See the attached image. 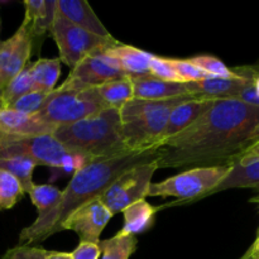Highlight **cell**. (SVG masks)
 Instances as JSON below:
<instances>
[{
    "instance_id": "obj_38",
    "label": "cell",
    "mask_w": 259,
    "mask_h": 259,
    "mask_svg": "<svg viewBox=\"0 0 259 259\" xmlns=\"http://www.w3.org/2000/svg\"><path fill=\"white\" fill-rule=\"evenodd\" d=\"M254 89H255V93L259 96V76H257V78L254 80Z\"/></svg>"
},
{
    "instance_id": "obj_7",
    "label": "cell",
    "mask_w": 259,
    "mask_h": 259,
    "mask_svg": "<svg viewBox=\"0 0 259 259\" xmlns=\"http://www.w3.org/2000/svg\"><path fill=\"white\" fill-rule=\"evenodd\" d=\"M157 169V161L137 164L116 177L98 199L113 215L123 212L129 205L148 196L152 177Z\"/></svg>"
},
{
    "instance_id": "obj_23",
    "label": "cell",
    "mask_w": 259,
    "mask_h": 259,
    "mask_svg": "<svg viewBox=\"0 0 259 259\" xmlns=\"http://www.w3.org/2000/svg\"><path fill=\"white\" fill-rule=\"evenodd\" d=\"M137 237L116 233L109 239L100 240L101 259H129L137 249Z\"/></svg>"
},
{
    "instance_id": "obj_32",
    "label": "cell",
    "mask_w": 259,
    "mask_h": 259,
    "mask_svg": "<svg viewBox=\"0 0 259 259\" xmlns=\"http://www.w3.org/2000/svg\"><path fill=\"white\" fill-rule=\"evenodd\" d=\"M47 252L38 245H15L8 249L0 259H45Z\"/></svg>"
},
{
    "instance_id": "obj_13",
    "label": "cell",
    "mask_w": 259,
    "mask_h": 259,
    "mask_svg": "<svg viewBox=\"0 0 259 259\" xmlns=\"http://www.w3.org/2000/svg\"><path fill=\"white\" fill-rule=\"evenodd\" d=\"M56 0H25V15L22 24L32 38L33 50L39 52L43 38L50 32L55 18Z\"/></svg>"
},
{
    "instance_id": "obj_11",
    "label": "cell",
    "mask_w": 259,
    "mask_h": 259,
    "mask_svg": "<svg viewBox=\"0 0 259 259\" xmlns=\"http://www.w3.org/2000/svg\"><path fill=\"white\" fill-rule=\"evenodd\" d=\"M32 51V38L23 24L12 37L0 42V91L24 70Z\"/></svg>"
},
{
    "instance_id": "obj_27",
    "label": "cell",
    "mask_w": 259,
    "mask_h": 259,
    "mask_svg": "<svg viewBox=\"0 0 259 259\" xmlns=\"http://www.w3.org/2000/svg\"><path fill=\"white\" fill-rule=\"evenodd\" d=\"M20 182L9 172L0 169V210H9L24 196Z\"/></svg>"
},
{
    "instance_id": "obj_28",
    "label": "cell",
    "mask_w": 259,
    "mask_h": 259,
    "mask_svg": "<svg viewBox=\"0 0 259 259\" xmlns=\"http://www.w3.org/2000/svg\"><path fill=\"white\" fill-rule=\"evenodd\" d=\"M189 61L211 77L235 78L240 76L237 68H229L222 60H219L215 56L200 55L189 58Z\"/></svg>"
},
{
    "instance_id": "obj_14",
    "label": "cell",
    "mask_w": 259,
    "mask_h": 259,
    "mask_svg": "<svg viewBox=\"0 0 259 259\" xmlns=\"http://www.w3.org/2000/svg\"><path fill=\"white\" fill-rule=\"evenodd\" d=\"M55 12L57 15L93 34L103 38L111 37L109 30L96 17L93 8L85 0H56Z\"/></svg>"
},
{
    "instance_id": "obj_15",
    "label": "cell",
    "mask_w": 259,
    "mask_h": 259,
    "mask_svg": "<svg viewBox=\"0 0 259 259\" xmlns=\"http://www.w3.org/2000/svg\"><path fill=\"white\" fill-rule=\"evenodd\" d=\"M108 57L113 58L121 71L129 77L142 76L149 73V62L152 53L134 47V46L123 45L118 40H114L110 45L100 50Z\"/></svg>"
},
{
    "instance_id": "obj_24",
    "label": "cell",
    "mask_w": 259,
    "mask_h": 259,
    "mask_svg": "<svg viewBox=\"0 0 259 259\" xmlns=\"http://www.w3.org/2000/svg\"><path fill=\"white\" fill-rule=\"evenodd\" d=\"M38 164L33 159L27 157H9L0 159V169L9 172L22 185L25 194L34 185L33 182V172Z\"/></svg>"
},
{
    "instance_id": "obj_17",
    "label": "cell",
    "mask_w": 259,
    "mask_h": 259,
    "mask_svg": "<svg viewBox=\"0 0 259 259\" xmlns=\"http://www.w3.org/2000/svg\"><path fill=\"white\" fill-rule=\"evenodd\" d=\"M57 126L40 120L35 115H25L10 109L0 108V133L8 136H45Z\"/></svg>"
},
{
    "instance_id": "obj_8",
    "label": "cell",
    "mask_w": 259,
    "mask_h": 259,
    "mask_svg": "<svg viewBox=\"0 0 259 259\" xmlns=\"http://www.w3.org/2000/svg\"><path fill=\"white\" fill-rule=\"evenodd\" d=\"M50 34L52 35L60 52V60L71 70L76 67L86 56L113 43L114 38H103L93 34L65 18L56 14Z\"/></svg>"
},
{
    "instance_id": "obj_16",
    "label": "cell",
    "mask_w": 259,
    "mask_h": 259,
    "mask_svg": "<svg viewBox=\"0 0 259 259\" xmlns=\"http://www.w3.org/2000/svg\"><path fill=\"white\" fill-rule=\"evenodd\" d=\"M133 85V99L141 100H166V99L177 98V96L187 95L186 83L168 82L159 80L154 76L142 75L131 77Z\"/></svg>"
},
{
    "instance_id": "obj_26",
    "label": "cell",
    "mask_w": 259,
    "mask_h": 259,
    "mask_svg": "<svg viewBox=\"0 0 259 259\" xmlns=\"http://www.w3.org/2000/svg\"><path fill=\"white\" fill-rule=\"evenodd\" d=\"M28 195L32 200V204L37 207L38 217H43L57 206L62 196V190L57 189L53 185L34 184L28 191Z\"/></svg>"
},
{
    "instance_id": "obj_39",
    "label": "cell",
    "mask_w": 259,
    "mask_h": 259,
    "mask_svg": "<svg viewBox=\"0 0 259 259\" xmlns=\"http://www.w3.org/2000/svg\"><path fill=\"white\" fill-rule=\"evenodd\" d=\"M240 259H250V253H249V250H248V252H247V254L243 255V257L240 258Z\"/></svg>"
},
{
    "instance_id": "obj_29",
    "label": "cell",
    "mask_w": 259,
    "mask_h": 259,
    "mask_svg": "<svg viewBox=\"0 0 259 259\" xmlns=\"http://www.w3.org/2000/svg\"><path fill=\"white\" fill-rule=\"evenodd\" d=\"M48 94L39 93V91H30L24 96L18 99L13 105H10V110L25 114V115H37L47 101Z\"/></svg>"
},
{
    "instance_id": "obj_35",
    "label": "cell",
    "mask_w": 259,
    "mask_h": 259,
    "mask_svg": "<svg viewBox=\"0 0 259 259\" xmlns=\"http://www.w3.org/2000/svg\"><path fill=\"white\" fill-rule=\"evenodd\" d=\"M45 259H72V257H71V253L47 252Z\"/></svg>"
},
{
    "instance_id": "obj_21",
    "label": "cell",
    "mask_w": 259,
    "mask_h": 259,
    "mask_svg": "<svg viewBox=\"0 0 259 259\" xmlns=\"http://www.w3.org/2000/svg\"><path fill=\"white\" fill-rule=\"evenodd\" d=\"M33 91L50 94L55 90L61 75L60 58H39L37 62L29 63Z\"/></svg>"
},
{
    "instance_id": "obj_37",
    "label": "cell",
    "mask_w": 259,
    "mask_h": 259,
    "mask_svg": "<svg viewBox=\"0 0 259 259\" xmlns=\"http://www.w3.org/2000/svg\"><path fill=\"white\" fill-rule=\"evenodd\" d=\"M250 253V259H259V234L255 239L254 244L252 245V248L249 249Z\"/></svg>"
},
{
    "instance_id": "obj_25",
    "label": "cell",
    "mask_w": 259,
    "mask_h": 259,
    "mask_svg": "<svg viewBox=\"0 0 259 259\" xmlns=\"http://www.w3.org/2000/svg\"><path fill=\"white\" fill-rule=\"evenodd\" d=\"M30 63V62H29ZM29 63L25 66L24 70L15 76L2 91H0V108L8 109L15 103L19 98L25 94L33 91L32 76H30Z\"/></svg>"
},
{
    "instance_id": "obj_9",
    "label": "cell",
    "mask_w": 259,
    "mask_h": 259,
    "mask_svg": "<svg viewBox=\"0 0 259 259\" xmlns=\"http://www.w3.org/2000/svg\"><path fill=\"white\" fill-rule=\"evenodd\" d=\"M126 77L113 58L108 57L98 50L86 56L73 70L63 83L70 88L88 89L98 88L103 83Z\"/></svg>"
},
{
    "instance_id": "obj_6",
    "label": "cell",
    "mask_w": 259,
    "mask_h": 259,
    "mask_svg": "<svg viewBox=\"0 0 259 259\" xmlns=\"http://www.w3.org/2000/svg\"><path fill=\"white\" fill-rule=\"evenodd\" d=\"M232 164L195 167L161 182H152L148 196L179 197L181 202L197 201L210 196L212 190L229 174Z\"/></svg>"
},
{
    "instance_id": "obj_31",
    "label": "cell",
    "mask_w": 259,
    "mask_h": 259,
    "mask_svg": "<svg viewBox=\"0 0 259 259\" xmlns=\"http://www.w3.org/2000/svg\"><path fill=\"white\" fill-rule=\"evenodd\" d=\"M149 75L159 78V80L168 81V82H182L181 78L175 72L174 67L168 62V58L159 57V56L152 55L151 62H149Z\"/></svg>"
},
{
    "instance_id": "obj_22",
    "label": "cell",
    "mask_w": 259,
    "mask_h": 259,
    "mask_svg": "<svg viewBox=\"0 0 259 259\" xmlns=\"http://www.w3.org/2000/svg\"><path fill=\"white\" fill-rule=\"evenodd\" d=\"M109 109L120 110L133 96V85L129 76L94 88Z\"/></svg>"
},
{
    "instance_id": "obj_30",
    "label": "cell",
    "mask_w": 259,
    "mask_h": 259,
    "mask_svg": "<svg viewBox=\"0 0 259 259\" xmlns=\"http://www.w3.org/2000/svg\"><path fill=\"white\" fill-rule=\"evenodd\" d=\"M168 62L174 67L175 72L177 73L182 82H196V81L204 80V78L211 77L204 71L200 70L199 67L190 62L189 60H180V58H168Z\"/></svg>"
},
{
    "instance_id": "obj_10",
    "label": "cell",
    "mask_w": 259,
    "mask_h": 259,
    "mask_svg": "<svg viewBox=\"0 0 259 259\" xmlns=\"http://www.w3.org/2000/svg\"><path fill=\"white\" fill-rule=\"evenodd\" d=\"M239 77L219 78L207 77L196 82H187V91L190 95L200 99H235L242 94L248 85L254 82L259 76V66H242L235 67Z\"/></svg>"
},
{
    "instance_id": "obj_20",
    "label": "cell",
    "mask_w": 259,
    "mask_h": 259,
    "mask_svg": "<svg viewBox=\"0 0 259 259\" xmlns=\"http://www.w3.org/2000/svg\"><path fill=\"white\" fill-rule=\"evenodd\" d=\"M229 189L259 190V159L233 163L229 174L212 190L210 195Z\"/></svg>"
},
{
    "instance_id": "obj_18",
    "label": "cell",
    "mask_w": 259,
    "mask_h": 259,
    "mask_svg": "<svg viewBox=\"0 0 259 259\" xmlns=\"http://www.w3.org/2000/svg\"><path fill=\"white\" fill-rule=\"evenodd\" d=\"M214 101L215 100H211V99L192 98L179 104L169 115L168 123H167L166 131L163 134V141L180 133L187 126L191 125L192 123H195L200 116L204 115L211 108Z\"/></svg>"
},
{
    "instance_id": "obj_2",
    "label": "cell",
    "mask_w": 259,
    "mask_h": 259,
    "mask_svg": "<svg viewBox=\"0 0 259 259\" xmlns=\"http://www.w3.org/2000/svg\"><path fill=\"white\" fill-rule=\"evenodd\" d=\"M157 159L156 151L126 152L108 158H96L83 168L75 172L68 182L57 206L43 217H37L34 223L20 232L18 245H33L42 243L51 235L61 232L62 223L75 210L89 201L100 197L116 177L137 164Z\"/></svg>"
},
{
    "instance_id": "obj_1",
    "label": "cell",
    "mask_w": 259,
    "mask_h": 259,
    "mask_svg": "<svg viewBox=\"0 0 259 259\" xmlns=\"http://www.w3.org/2000/svg\"><path fill=\"white\" fill-rule=\"evenodd\" d=\"M259 123V106L218 99L195 123L156 147L158 168L233 164Z\"/></svg>"
},
{
    "instance_id": "obj_34",
    "label": "cell",
    "mask_w": 259,
    "mask_h": 259,
    "mask_svg": "<svg viewBox=\"0 0 259 259\" xmlns=\"http://www.w3.org/2000/svg\"><path fill=\"white\" fill-rule=\"evenodd\" d=\"M255 159H259V142L258 143H255L254 146L245 149L235 162H248V161H255Z\"/></svg>"
},
{
    "instance_id": "obj_36",
    "label": "cell",
    "mask_w": 259,
    "mask_h": 259,
    "mask_svg": "<svg viewBox=\"0 0 259 259\" xmlns=\"http://www.w3.org/2000/svg\"><path fill=\"white\" fill-rule=\"evenodd\" d=\"M259 142V123L257 124V126H255L254 129H253L252 134L249 136V139H248V147L247 149L249 148V147L254 146L255 143H258Z\"/></svg>"
},
{
    "instance_id": "obj_3",
    "label": "cell",
    "mask_w": 259,
    "mask_h": 259,
    "mask_svg": "<svg viewBox=\"0 0 259 259\" xmlns=\"http://www.w3.org/2000/svg\"><path fill=\"white\" fill-rule=\"evenodd\" d=\"M52 136L67 149L91 159L134 152L124 143L120 115L116 109H106L73 124L57 126Z\"/></svg>"
},
{
    "instance_id": "obj_5",
    "label": "cell",
    "mask_w": 259,
    "mask_h": 259,
    "mask_svg": "<svg viewBox=\"0 0 259 259\" xmlns=\"http://www.w3.org/2000/svg\"><path fill=\"white\" fill-rule=\"evenodd\" d=\"M109 109L94 88L76 89L62 83L48 94L37 118L52 125L73 124Z\"/></svg>"
},
{
    "instance_id": "obj_4",
    "label": "cell",
    "mask_w": 259,
    "mask_h": 259,
    "mask_svg": "<svg viewBox=\"0 0 259 259\" xmlns=\"http://www.w3.org/2000/svg\"><path fill=\"white\" fill-rule=\"evenodd\" d=\"M195 96L182 95L166 100L132 99L119 110L121 136L126 148L134 152L154 151L163 141L168 118L179 104Z\"/></svg>"
},
{
    "instance_id": "obj_19",
    "label": "cell",
    "mask_w": 259,
    "mask_h": 259,
    "mask_svg": "<svg viewBox=\"0 0 259 259\" xmlns=\"http://www.w3.org/2000/svg\"><path fill=\"white\" fill-rule=\"evenodd\" d=\"M164 206H153L146 199L139 200L134 204L129 205L126 209L123 210L124 215V225L119 233L126 235H134L146 233L147 230L153 227L156 222V215L159 210L163 209Z\"/></svg>"
},
{
    "instance_id": "obj_33",
    "label": "cell",
    "mask_w": 259,
    "mask_h": 259,
    "mask_svg": "<svg viewBox=\"0 0 259 259\" xmlns=\"http://www.w3.org/2000/svg\"><path fill=\"white\" fill-rule=\"evenodd\" d=\"M101 255V248L99 243L81 242L75 250L71 253L72 259H99Z\"/></svg>"
},
{
    "instance_id": "obj_12",
    "label": "cell",
    "mask_w": 259,
    "mask_h": 259,
    "mask_svg": "<svg viewBox=\"0 0 259 259\" xmlns=\"http://www.w3.org/2000/svg\"><path fill=\"white\" fill-rule=\"evenodd\" d=\"M113 214L99 199H94L72 212L61 225V230H72L81 242H100V235Z\"/></svg>"
}]
</instances>
